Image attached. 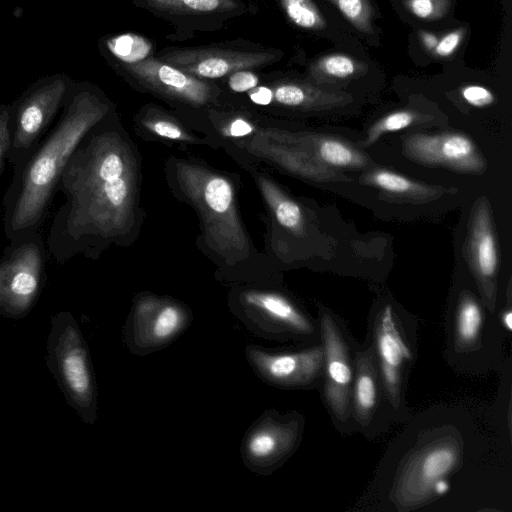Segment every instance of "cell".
Returning <instances> with one entry per match:
<instances>
[{"label": "cell", "instance_id": "5", "mask_svg": "<svg viewBox=\"0 0 512 512\" xmlns=\"http://www.w3.org/2000/svg\"><path fill=\"white\" fill-rule=\"evenodd\" d=\"M72 87L64 74L52 75L29 87L11 107V146L7 160L22 164L50 129Z\"/></svg>", "mask_w": 512, "mask_h": 512}, {"label": "cell", "instance_id": "28", "mask_svg": "<svg viewBox=\"0 0 512 512\" xmlns=\"http://www.w3.org/2000/svg\"><path fill=\"white\" fill-rule=\"evenodd\" d=\"M421 115L412 110H399L387 114L370 127L362 147L374 144L383 134L407 128L421 119Z\"/></svg>", "mask_w": 512, "mask_h": 512}, {"label": "cell", "instance_id": "35", "mask_svg": "<svg viewBox=\"0 0 512 512\" xmlns=\"http://www.w3.org/2000/svg\"><path fill=\"white\" fill-rule=\"evenodd\" d=\"M466 33V28H458L446 33L438 40V43L433 50L436 55L440 57L451 56L460 46Z\"/></svg>", "mask_w": 512, "mask_h": 512}, {"label": "cell", "instance_id": "16", "mask_svg": "<svg viewBox=\"0 0 512 512\" xmlns=\"http://www.w3.org/2000/svg\"><path fill=\"white\" fill-rule=\"evenodd\" d=\"M386 398L372 346L354 351V379L351 394L352 419L368 429Z\"/></svg>", "mask_w": 512, "mask_h": 512}, {"label": "cell", "instance_id": "15", "mask_svg": "<svg viewBox=\"0 0 512 512\" xmlns=\"http://www.w3.org/2000/svg\"><path fill=\"white\" fill-rule=\"evenodd\" d=\"M133 319L136 338L147 345H158L180 333L187 313L177 303L147 296L137 302Z\"/></svg>", "mask_w": 512, "mask_h": 512}, {"label": "cell", "instance_id": "8", "mask_svg": "<svg viewBox=\"0 0 512 512\" xmlns=\"http://www.w3.org/2000/svg\"><path fill=\"white\" fill-rule=\"evenodd\" d=\"M372 350L386 400L395 411L404 408V386L413 351L391 305L377 312L372 324Z\"/></svg>", "mask_w": 512, "mask_h": 512}, {"label": "cell", "instance_id": "6", "mask_svg": "<svg viewBox=\"0 0 512 512\" xmlns=\"http://www.w3.org/2000/svg\"><path fill=\"white\" fill-rule=\"evenodd\" d=\"M0 258V315L20 319L35 306L45 282V245L39 231L9 241Z\"/></svg>", "mask_w": 512, "mask_h": 512}, {"label": "cell", "instance_id": "4", "mask_svg": "<svg viewBox=\"0 0 512 512\" xmlns=\"http://www.w3.org/2000/svg\"><path fill=\"white\" fill-rule=\"evenodd\" d=\"M47 367L66 401L87 423L96 410V391L89 352L81 330L68 312L51 321L47 339Z\"/></svg>", "mask_w": 512, "mask_h": 512}, {"label": "cell", "instance_id": "1", "mask_svg": "<svg viewBox=\"0 0 512 512\" xmlns=\"http://www.w3.org/2000/svg\"><path fill=\"white\" fill-rule=\"evenodd\" d=\"M99 124L78 144L56 186L65 199L53 215L46 244L58 263L95 255L127 235L134 223L135 157L117 131Z\"/></svg>", "mask_w": 512, "mask_h": 512}, {"label": "cell", "instance_id": "36", "mask_svg": "<svg viewBox=\"0 0 512 512\" xmlns=\"http://www.w3.org/2000/svg\"><path fill=\"white\" fill-rule=\"evenodd\" d=\"M228 84L235 92H245L257 86L258 77L249 70H238L230 74Z\"/></svg>", "mask_w": 512, "mask_h": 512}, {"label": "cell", "instance_id": "30", "mask_svg": "<svg viewBox=\"0 0 512 512\" xmlns=\"http://www.w3.org/2000/svg\"><path fill=\"white\" fill-rule=\"evenodd\" d=\"M110 50L124 63H134L145 59L150 50L149 44L135 35H122L109 42Z\"/></svg>", "mask_w": 512, "mask_h": 512}, {"label": "cell", "instance_id": "22", "mask_svg": "<svg viewBox=\"0 0 512 512\" xmlns=\"http://www.w3.org/2000/svg\"><path fill=\"white\" fill-rule=\"evenodd\" d=\"M484 314L479 302L468 292L461 295L454 318V344L456 349L470 351L480 344Z\"/></svg>", "mask_w": 512, "mask_h": 512}, {"label": "cell", "instance_id": "3", "mask_svg": "<svg viewBox=\"0 0 512 512\" xmlns=\"http://www.w3.org/2000/svg\"><path fill=\"white\" fill-rule=\"evenodd\" d=\"M173 166L179 190L201 218L208 247L229 265L246 260L250 242L229 179L185 160H177Z\"/></svg>", "mask_w": 512, "mask_h": 512}, {"label": "cell", "instance_id": "11", "mask_svg": "<svg viewBox=\"0 0 512 512\" xmlns=\"http://www.w3.org/2000/svg\"><path fill=\"white\" fill-rule=\"evenodd\" d=\"M157 59L195 77L214 79L238 70L269 65L276 61L278 56L269 52L198 47L170 50Z\"/></svg>", "mask_w": 512, "mask_h": 512}, {"label": "cell", "instance_id": "37", "mask_svg": "<svg viewBox=\"0 0 512 512\" xmlns=\"http://www.w3.org/2000/svg\"><path fill=\"white\" fill-rule=\"evenodd\" d=\"M226 133L232 137H241L252 134L254 132V127L242 118H236L225 129Z\"/></svg>", "mask_w": 512, "mask_h": 512}, {"label": "cell", "instance_id": "39", "mask_svg": "<svg viewBox=\"0 0 512 512\" xmlns=\"http://www.w3.org/2000/svg\"><path fill=\"white\" fill-rule=\"evenodd\" d=\"M419 36L423 46L427 50L432 51L435 49L439 38L434 33L429 31H420Z\"/></svg>", "mask_w": 512, "mask_h": 512}, {"label": "cell", "instance_id": "17", "mask_svg": "<svg viewBox=\"0 0 512 512\" xmlns=\"http://www.w3.org/2000/svg\"><path fill=\"white\" fill-rule=\"evenodd\" d=\"M297 427L292 422L266 419L248 434L244 452L255 465H270L286 456L294 447Z\"/></svg>", "mask_w": 512, "mask_h": 512}, {"label": "cell", "instance_id": "32", "mask_svg": "<svg viewBox=\"0 0 512 512\" xmlns=\"http://www.w3.org/2000/svg\"><path fill=\"white\" fill-rule=\"evenodd\" d=\"M144 126L159 137L176 140L191 141V136L175 121L160 115L151 116L143 120Z\"/></svg>", "mask_w": 512, "mask_h": 512}, {"label": "cell", "instance_id": "31", "mask_svg": "<svg viewBox=\"0 0 512 512\" xmlns=\"http://www.w3.org/2000/svg\"><path fill=\"white\" fill-rule=\"evenodd\" d=\"M452 0H404L406 9L416 18L434 21L450 10Z\"/></svg>", "mask_w": 512, "mask_h": 512}, {"label": "cell", "instance_id": "27", "mask_svg": "<svg viewBox=\"0 0 512 512\" xmlns=\"http://www.w3.org/2000/svg\"><path fill=\"white\" fill-rule=\"evenodd\" d=\"M280 2L286 15L296 26L314 31L326 28V20L312 0H280Z\"/></svg>", "mask_w": 512, "mask_h": 512}, {"label": "cell", "instance_id": "2", "mask_svg": "<svg viewBox=\"0 0 512 512\" xmlns=\"http://www.w3.org/2000/svg\"><path fill=\"white\" fill-rule=\"evenodd\" d=\"M109 109L93 91L71 87L56 123L29 157L14 168L3 198L4 231L9 241L39 230L68 160Z\"/></svg>", "mask_w": 512, "mask_h": 512}, {"label": "cell", "instance_id": "25", "mask_svg": "<svg viewBox=\"0 0 512 512\" xmlns=\"http://www.w3.org/2000/svg\"><path fill=\"white\" fill-rule=\"evenodd\" d=\"M143 4L152 9L176 13L206 15L235 10V0H142Z\"/></svg>", "mask_w": 512, "mask_h": 512}, {"label": "cell", "instance_id": "38", "mask_svg": "<svg viewBox=\"0 0 512 512\" xmlns=\"http://www.w3.org/2000/svg\"><path fill=\"white\" fill-rule=\"evenodd\" d=\"M248 95L254 103L259 105H268L273 99L271 88L266 86L255 87L249 90Z\"/></svg>", "mask_w": 512, "mask_h": 512}, {"label": "cell", "instance_id": "14", "mask_svg": "<svg viewBox=\"0 0 512 512\" xmlns=\"http://www.w3.org/2000/svg\"><path fill=\"white\" fill-rule=\"evenodd\" d=\"M253 155L303 178L315 181H348L349 178L335 173L306 151L283 140L274 128H262L253 132L245 145Z\"/></svg>", "mask_w": 512, "mask_h": 512}, {"label": "cell", "instance_id": "26", "mask_svg": "<svg viewBox=\"0 0 512 512\" xmlns=\"http://www.w3.org/2000/svg\"><path fill=\"white\" fill-rule=\"evenodd\" d=\"M364 70V63L349 55L334 53L314 61L309 73L316 79H346L357 76Z\"/></svg>", "mask_w": 512, "mask_h": 512}, {"label": "cell", "instance_id": "13", "mask_svg": "<svg viewBox=\"0 0 512 512\" xmlns=\"http://www.w3.org/2000/svg\"><path fill=\"white\" fill-rule=\"evenodd\" d=\"M248 358L268 382L285 387H304L316 383L323 373L322 345L292 353H270L251 347Z\"/></svg>", "mask_w": 512, "mask_h": 512}, {"label": "cell", "instance_id": "21", "mask_svg": "<svg viewBox=\"0 0 512 512\" xmlns=\"http://www.w3.org/2000/svg\"><path fill=\"white\" fill-rule=\"evenodd\" d=\"M272 102L279 105L313 110L336 106L345 102L346 95L323 90L312 84L297 81H286L271 87Z\"/></svg>", "mask_w": 512, "mask_h": 512}, {"label": "cell", "instance_id": "10", "mask_svg": "<svg viewBox=\"0 0 512 512\" xmlns=\"http://www.w3.org/2000/svg\"><path fill=\"white\" fill-rule=\"evenodd\" d=\"M405 155L420 164L463 173H482L486 163L473 141L461 133L413 134L403 144Z\"/></svg>", "mask_w": 512, "mask_h": 512}, {"label": "cell", "instance_id": "40", "mask_svg": "<svg viewBox=\"0 0 512 512\" xmlns=\"http://www.w3.org/2000/svg\"><path fill=\"white\" fill-rule=\"evenodd\" d=\"M449 488H450V484H449L447 478L438 480L434 484L433 494H434V496L445 495L448 492Z\"/></svg>", "mask_w": 512, "mask_h": 512}, {"label": "cell", "instance_id": "19", "mask_svg": "<svg viewBox=\"0 0 512 512\" xmlns=\"http://www.w3.org/2000/svg\"><path fill=\"white\" fill-rule=\"evenodd\" d=\"M283 140L301 148L326 166L363 168L367 158L347 143L319 135L292 133L274 129Z\"/></svg>", "mask_w": 512, "mask_h": 512}, {"label": "cell", "instance_id": "41", "mask_svg": "<svg viewBox=\"0 0 512 512\" xmlns=\"http://www.w3.org/2000/svg\"><path fill=\"white\" fill-rule=\"evenodd\" d=\"M503 327L510 332L512 330V311L511 309H507L502 313L501 316Z\"/></svg>", "mask_w": 512, "mask_h": 512}, {"label": "cell", "instance_id": "29", "mask_svg": "<svg viewBox=\"0 0 512 512\" xmlns=\"http://www.w3.org/2000/svg\"><path fill=\"white\" fill-rule=\"evenodd\" d=\"M358 31L371 33L374 10L370 0H328Z\"/></svg>", "mask_w": 512, "mask_h": 512}, {"label": "cell", "instance_id": "20", "mask_svg": "<svg viewBox=\"0 0 512 512\" xmlns=\"http://www.w3.org/2000/svg\"><path fill=\"white\" fill-rule=\"evenodd\" d=\"M247 306L291 331L311 335L315 328L311 321L286 297L273 292L248 291L243 295Z\"/></svg>", "mask_w": 512, "mask_h": 512}, {"label": "cell", "instance_id": "34", "mask_svg": "<svg viewBox=\"0 0 512 512\" xmlns=\"http://www.w3.org/2000/svg\"><path fill=\"white\" fill-rule=\"evenodd\" d=\"M462 98L470 105L478 108L491 105L495 97L493 93L481 85H466L461 89Z\"/></svg>", "mask_w": 512, "mask_h": 512}, {"label": "cell", "instance_id": "7", "mask_svg": "<svg viewBox=\"0 0 512 512\" xmlns=\"http://www.w3.org/2000/svg\"><path fill=\"white\" fill-rule=\"evenodd\" d=\"M461 458L462 445L455 436L427 442L403 466L395 485L396 501L413 509L432 500L434 484L454 472Z\"/></svg>", "mask_w": 512, "mask_h": 512}, {"label": "cell", "instance_id": "9", "mask_svg": "<svg viewBox=\"0 0 512 512\" xmlns=\"http://www.w3.org/2000/svg\"><path fill=\"white\" fill-rule=\"evenodd\" d=\"M319 325L324 354V399L336 424L345 426L352 418L354 353L343 329L330 313H321Z\"/></svg>", "mask_w": 512, "mask_h": 512}, {"label": "cell", "instance_id": "24", "mask_svg": "<svg viewBox=\"0 0 512 512\" xmlns=\"http://www.w3.org/2000/svg\"><path fill=\"white\" fill-rule=\"evenodd\" d=\"M363 182L387 194L422 202L434 200L444 192L441 187L423 185L387 170L372 171L364 175Z\"/></svg>", "mask_w": 512, "mask_h": 512}, {"label": "cell", "instance_id": "18", "mask_svg": "<svg viewBox=\"0 0 512 512\" xmlns=\"http://www.w3.org/2000/svg\"><path fill=\"white\" fill-rule=\"evenodd\" d=\"M468 257L473 271L483 283L495 278L498 252L490 210L485 199L479 200L470 221Z\"/></svg>", "mask_w": 512, "mask_h": 512}, {"label": "cell", "instance_id": "12", "mask_svg": "<svg viewBox=\"0 0 512 512\" xmlns=\"http://www.w3.org/2000/svg\"><path fill=\"white\" fill-rule=\"evenodd\" d=\"M124 68L144 87L170 99L201 106L214 96L212 87L201 78L153 57L124 63Z\"/></svg>", "mask_w": 512, "mask_h": 512}, {"label": "cell", "instance_id": "33", "mask_svg": "<svg viewBox=\"0 0 512 512\" xmlns=\"http://www.w3.org/2000/svg\"><path fill=\"white\" fill-rule=\"evenodd\" d=\"M11 138V107L10 105H0V177L4 171Z\"/></svg>", "mask_w": 512, "mask_h": 512}, {"label": "cell", "instance_id": "23", "mask_svg": "<svg viewBox=\"0 0 512 512\" xmlns=\"http://www.w3.org/2000/svg\"><path fill=\"white\" fill-rule=\"evenodd\" d=\"M256 182L277 222L290 232L302 235L304 216L300 206L264 175L258 174Z\"/></svg>", "mask_w": 512, "mask_h": 512}]
</instances>
